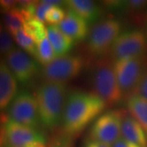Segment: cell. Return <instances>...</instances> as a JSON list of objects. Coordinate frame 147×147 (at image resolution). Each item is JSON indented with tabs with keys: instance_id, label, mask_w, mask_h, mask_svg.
Masks as SVG:
<instances>
[{
	"instance_id": "obj_1",
	"label": "cell",
	"mask_w": 147,
	"mask_h": 147,
	"mask_svg": "<svg viewBox=\"0 0 147 147\" xmlns=\"http://www.w3.org/2000/svg\"><path fill=\"white\" fill-rule=\"evenodd\" d=\"M106 106L105 101L92 92H70L61 119L64 135L70 137L78 135L100 115Z\"/></svg>"
},
{
	"instance_id": "obj_2",
	"label": "cell",
	"mask_w": 147,
	"mask_h": 147,
	"mask_svg": "<svg viewBox=\"0 0 147 147\" xmlns=\"http://www.w3.org/2000/svg\"><path fill=\"white\" fill-rule=\"evenodd\" d=\"M67 96L65 84L44 81L39 85L35 97L40 121L45 127L53 130L61 123Z\"/></svg>"
},
{
	"instance_id": "obj_3",
	"label": "cell",
	"mask_w": 147,
	"mask_h": 147,
	"mask_svg": "<svg viewBox=\"0 0 147 147\" xmlns=\"http://www.w3.org/2000/svg\"><path fill=\"white\" fill-rule=\"evenodd\" d=\"M92 93L104 100L107 105L118 104L123 99L116 79L114 63L109 58H100L92 66L90 74Z\"/></svg>"
},
{
	"instance_id": "obj_4",
	"label": "cell",
	"mask_w": 147,
	"mask_h": 147,
	"mask_svg": "<svg viewBox=\"0 0 147 147\" xmlns=\"http://www.w3.org/2000/svg\"><path fill=\"white\" fill-rule=\"evenodd\" d=\"M122 24L115 19H106L95 23L90 29L87 41L88 53L94 57L109 55L116 38L121 34Z\"/></svg>"
},
{
	"instance_id": "obj_5",
	"label": "cell",
	"mask_w": 147,
	"mask_h": 147,
	"mask_svg": "<svg viewBox=\"0 0 147 147\" xmlns=\"http://www.w3.org/2000/svg\"><path fill=\"white\" fill-rule=\"evenodd\" d=\"M84 67V60L79 55L57 57L42 69L44 81L65 84L76 78Z\"/></svg>"
},
{
	"instance_id": "obj_6",
	"label": "cell",
	"mask_w": 147,
	"mask_h": 147,
	"mask_svg": "<svg viewBox=\"0 0 147 147\" xmlns=\"http://www.w3.org/2000/svg\"><path fill=\"white\" fill-rule=\"evenodd\" d=\"M116 79L123 95H131L147 69L146 55L121 59L114 62Z\"/></svg>"
},
{
	"instance_id": "obj_7",
	"label": "cell",
	"mask_w": 147,
	"mask_h": 147,
	"mask_svg": "<svg viewBox=\"0 0 147 147\" xmlns=\"http://www.w3.org/2000/svg\"><path fill=\"white\" fill-rule=\"evenodd\" d=\"M125 114L123 110L115 109L100 115L90 127L88 137L112 146L121 137V126Z\"/></svg>"
},
{
	"instance_id": "obj_8",
	"label": "cell",
	"mask_w": 147,
	"mask_h": 147,
	"mask_svg": "<svg viewBox=\"0 0 147 147\" xmlns=\"http://www.w3.org/2000/svg\"><path fill=\"white\" fill-rule=\"evenodd\" d=\"M147 39L144 32L128 30L121 33L110 48L109 55L115 61L121 59L137 57L146 55Z\"/></svg>"
},
{
	"instance_id": "obj_9",
	"label": "cell",
	"mask_w": 147,
	"mask_h": 147,
	"mask_svg": "<svg viewBox=\"0 0 147 147\" xmlns=\"http://www.w3.org/2000/svg\"><path fill=\"white\" fill-rule=\"evenodd\" d=\"M7 118L22 125L39 128L41 121L36 97L27 91L19 92L9 105Z\"/></svg>"
},
{
	"instance_id": "obj_10",
	"label": "cell",
	"mask_w": 147,
	"mask_h": 147,
	"mask_svg": "<svg viewBox=\"0 0 147 147\" xmlns=\"http://www.w3.org/2000/svg\"><path fill=\"white\" fill-rule=\"evenodd\" d=\"M5 62L17 81L27 84L39 73V66L35 60L21 48L14 47L5 56Z\"/></svg>"
},
{
	"instance_id": "obj_11",
	"label": "cell",
	"mask_w": 147,
	"mask_h": 147,
	"mask_svg": "<svg viewBox=\"0 0 147 147\" xmlns=\"http://www.w3.org/2000/svg\"><path fill=\"white\" fill-rule=\"evenodd\" d=\"M6 146L16 147L47 142L46 134L38 128L22 125L7 118L5 123Z\"/></svg>"
},
{
	"instance_id": "obj_12",
	"label": "cell",
	"mask_w": 147,
	"mask_h": 147,
	"mask_svg": "<svg viewBox=\"0 0 147 147\" xmlns=\"http://www.w3.org/2000/svg\"><path fill=\"white\" fill-rule=\"evenodd\" d=\"M57 26L74 42L84 41L88 36L90 30L88 23L78 14L70 10L66 11L65 19Z\"/></svg>"
},
{
	"instance_id": "obj_13",
	"label": "cell",
	"mask_w": 147,
	"mask_h": 147,
	"mask_svg": "<svg viewBox=\"0 0 147 147\" xmlns=\"http://www.w3.org/2000/svg\"><path fill=\"white\" fill-rule=\"evenodd\" d=\"M17 80L5 61L0 62V110H4L18 93Z\"/></svg>"
},
{
	"instance_id": "obj_14",
	"label": "cell",
	"mask_w": 147,
	"mask_h": 147,
	"mask_svg": "<svg viewBox=\"0 0 147 147\" xmlns=\"http://www.w3.org/2000/svg\"><path fill=\"white\" fill-rule=\"evenodd\" d=\"M65 5L88 23H95L104 14V8L94 1L68 0L65 1Z\"/></svg>"
},
{
	"instance_id": "obj_15",
	"label": "cell",
	"mask_w": 147,
	"mask_h": 147,
	"mask_svg": "<svg viewBox=\"0 0 147 147\" xmlns=\"http://www.w3.org/2000/svg\"><path fill=\"white\" fill-rule=\"evenodd\" d=\"M121 137L140 147H147V136L140 123L130 114H125L121 126Z\"/></svg>"
},
{
	"instance_id": "obj_16",
	"label": "cell",
	"mask_w": 147,
	"mask_h": 147,
	"mask_svg": "<svg viewBox=\"0 0 147 147\" xmlns=\"http://www.w3.org/2000/svg\"><path fill=\"white\" fill-rule=\"evenodd\" d=\"M47 38L53 47L56 57L67 55L74 47V42L65 34L57 26H47Z\"/></svg>"
},
{
	"instance_id": "obj_17",
	"label": "cell",
	"mask_w": 147,
	"mask_h": 147,
	"mask_svg": "<svg viewBox=\"0 0 147 147\" xmlns=\"http://www.w3.org/2000/svg\"><path fill=\"white\" fill-rule=\"evenodd\" d=\"M127 107L131 115L140 123L147 136V99L137 93L127 96Z\"/></svg>"
},
{
	"instance_id": "obj_18",
	"label": "cell",
	"mask_w": 147,
	"mask_h": 147,
	"mask_svg": "<svg viewBox=\"0 0 147 147\" xmlns=\"http://www.w3.org/2000/svg\"><path fill=\"white\" fill-rule=\"evenodd\" d=\"M31 17L20 7L4 12L3 15V23L11 34L13 36L16 32L23 28L24 22L27 18Z\"/></svg>"
},
{
	"instance_id": "obj_19",
	"label": "cell",
	"mask_w": 147,
	"mask_h": 147,
	"mask_svg": "<svg viewBox=\"0 0 147 147\" xmlns=\"http://www.w3.org/2000/svg\"><path fill=\"white\" fill-rule=\"evenodd\" d=\"M23 29L36 43L41 42L47 37V27L44 26L43 22L37 19L35 16L27 18L24 22Z\"/></svg>"
},
{
	"instance_id": "obj_20",
	"label": "cell",
	"mask_w": 147,
	"mask_h": 147,
	"mask_svg": "<svg viewBox=\"0 0 147 147\" xmlns=\"http://www.w3.org/2000/svg\"><path fill=\"white\" fill-rule=\"evenodd\" d=\"M55 57H55V53L53 51V47L47 37L45 38H43L41 42L37 43L35 59L38 62L42 64L44 66L49 62H51Z\"/></svg>"
},
{
	"instance_id": "obj_21",
	"label": "cell",
	"mask_w": 147,
	"mask_h": 147,
	"mask_svg": "<svg viewBox=\"0 0 147 147\" xmlns=\"http://www.w3.org/2000/svg\"><path fill=\"white\" fill-rule=\"evenodd\" d=\"M13 38H14V40L16 41V43L20 46L21 49L25 51L29 55H30L32 57L35 58L37 43L31 37L29 36L25 32L23 28L16 32L13 35Z\"/></svg>"
},
{
	"instance_id": "obj_22",
	"label": "cell",
	"mask_w": 147,
	"mask_h": 147,
	"mask_svg": "<svg viewBox=\"0 0 147 147\" xmlns=\"http://www.w3.org/2000/svg\"><path fill=\"white\" fill-rule=\"evenodd\" d=\"M11 36L3 21H0V56L5 57L14 48V40Z\"/></svg>"
},
{
	"instance_id": "obj_23",
	"label": "cell",
	"mask_w": 147,
	"mask_h": 147,
	"mask_svg": "<svg viewBox=\"0 0 147 147\" xmlns=\"http://www.w3.org/2000/svg\"><path fill=\"white\" fill-rule=\"evenodd\" d=\"M66 16V11L61 7H52L46 14L45 22L48 26H56L60 24Z\"/></svg>"
},
{
	"instance_id": "obj_24",
	"label": "cell",
	"mask_w": 147,
	"mask_h": 147,
	"mask_svg": "<svg viewBox=\"0 0 147 147\" xmlns=\"http://www.w3.org/2000/svg\"><path fill=\"white\" fill-rule=\"evenodd\" d=\"M147 6V1L145 0H128L121 1L119 10L127 11V12H138L143 10Z\"/></svg>"
},
{
	"instance_id": "obj_25",
	"label": "cell",
	"mask_w": 147,
	"mask_h": 147,
	"mask_svg": "<svg viewBox=\"0 0 147 147\" xmlns=\"http://www.w3.org/2000/svg\"><path fill=\"white\" fill-rule=\"evenodd\" d=\"M54 6L51 5L47 0H43V1H38V3L37 6L36 12H35V17L38 19L42 22H45V17L46 14L48 10Z\"/></svg>"
},
{
	"instance_id": "obj_26",
	"label": "cell",
	"mask_w": 147,
	"mask_h": 147,
	"mask_svg": "<svg viewBox=\"0 0 147 147\" xmlns=\"http://www.w3.org/2000/svg\"><path fill=\"white\" fill-rule=\"evenodd\" d=\"M132 93H137V94L141 95L143 97L147 99V69L145 74H143L139 84H137V88H135Z\"/></svg>"
},
{
	"instance_id": "obj_27",
	"label": "cell",
	"mask_w": 147,
	"mask_h": 147,
	"mask_svg": "<svg viewBox=\"0 0 147 147\" xmlns=\"http://www.w3.org/2000/svg\"><path fill=\"white\" fill-rule=\"evenodd\" d=\"M50 147H72L71 137L63 134L61 137H57L52 142Z\"/></svg>"
},
{
	"instance_id": "obj_28",
	"label": "cell",
	"mask_w": 147,
	"mask_h": 147,
	"mask_svg": "<svg viewBox=\"0 0 147 147\" xmlns=\"http://www.w3.org/2000/svg\"><path fill=\"white\" fill-rule=\"evenodd\" d=\"M7 119V116L3 114L0 115V147L6 146L5 123Z\"/></svg>"
},
{
	"instance_id": "obj_29",
	"label": "cell",
	"mask_w": 147,
	"mask_h": 147,
	"mask_svg": "<svg viewBox=\"0 0 147 147\" xmlns=\"http://www.w3.org/2000/svg\"><path fill=\"white\" fill-rule=\"evenodd\" d=\"M18 6V1L13 0H0V10L3 12H7L8 11L12 10Z\"/></svg>"
},
{
	"instance_id": "obj_30",
	"label": "cell",
	"mask_w": 147,
	"mask_h": 147,
	"mask_svg": "<svg viewBox=\"0 0 147 147\" xmlns=\"http://www.w3.org/2000/svg\"><path fill=\"white\" fill-rule=\"evenodd\" d=\"M83 147H111L110 145L104 144L100 142H96L94 140L90 139L89 137H88L84 143V146Z\"/></svg>"
},
{
	"instance_id": "obj_31",
	"label": "cell",
	"mask_w": 147,
	"mask_h": 147,
	"mask_svg": "<svg viewBox=\"0 0 147 147\" xmlns=\"http://www.w3.org/2000/svg\"><path fill=\"white\" fill-rule=\"evenodd\" d=\"M112 147H140L135 145V144H132L131 142H127L125 139H123V137H119L117 141H116L113 145Z\"/></svg>"
},
{
	"instance_id": "obj_32",
	"label": "cell",
	"mask_w": 147,
	"mask_h": 147,
	"mask_svg": "<svg viewBox=\"0 0 147 147\" xmlns=\"http://www.w3.org/2000/svg\"><path fill=\"white\" fill-rule=\"evenodd\" d=\"M16 147H46L44 144L41 143H34V144H30L26 146H16Z\"/></svg>"
},
{
	"instance_id": "obj_33",
	"label": "cell",
	"mask_w": 147,
	"mask_h": 147,
	"mask_svg": "<svg viewBox=\"0 0 147 147\" xmlns=\"http://www.w3.org/2000/svg\"><path fill=\"white\" fill-rule=\"evenodd\" d=\"M2 61H3V60H1V56H0V62H1Z\"/></svg>"
}]
</instances>
